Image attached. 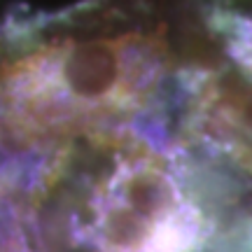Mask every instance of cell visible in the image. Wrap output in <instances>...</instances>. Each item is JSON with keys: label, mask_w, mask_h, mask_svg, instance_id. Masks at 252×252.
I'll return each instance as SVG.
<instances>
[{"label": "cell", "mask_w": 252, "mask_h": 252, "mask_svg": "<svg viewBox=\"0 0 252 252\" xmlns=\"http://www.w3.org/2000/svg\"><path fill=\"white\" fill-rule=\"evenodd\" d=\"M224 26L178 0H87L0 28V157L28 180L82 138L159 124L224 61Z\"/></svg>", "instance_id": "6da1fadb"}, {"label": "cell", "mask_w": 252, "mask_h": 252, "mask_svg": "<svg viewBox=\"0 0 252 252\" xmlns=\"http://www.w3.org/2000/svg\"><path fill=\"white\" fill-rule=\"evenodd\" d=\"M0 252H47L33 198H0Z\"/></svg>", "instance_id": "3957f363"}, {"label": "cell", "mask_w": 252, "mask_h": 252, "mask_svg": "<svg viewBox=\"0 0 252 252\" xmlns=\"http://www.w3.org/2000/svg\"><path fill=\"white\" fill-rule=\"evenodd\" d=\"M21 191H19L17 182L12 180V175H9L7 166L2 163V159H0V198L5 196H19Z\"/></svg>", "instance_id": "277c9868"}, {"label": "cell", "mask_w": 252, "mask_h": 252, "mask_svg": "<svg viewBox=\"0 0 252 252\" xmlns=\"http://www.w3.org/2000/svg\"><path fill=\"white\" fill-rule=\"evenodd\" d=\"M35 213L47 252H252V178L159 124L61 150Z\"/></svg>", "instance_id": "7a4b0ae2"}]
</instances>
